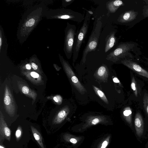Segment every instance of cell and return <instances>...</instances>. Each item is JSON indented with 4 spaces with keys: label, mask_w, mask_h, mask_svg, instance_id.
<instances>
[{
    "label": "cell",
    "mask_w": 148,
    "mask_h": 148,
    "mask_svg": "<svg viewBox=\"0 0 148 148\" xmlns=\"http://www.w3.org/2000/svg\"><path fill=\"white\" fill-rule=\"evenodd\" d=\"M22 92L24 94H28L30 90L29 88L27 86H24L22 87Z\"/></svg>",
    "instance_id": "603a6c76"
},
{
    "label": "cell",
    "mask_w": 148,
    "mask_h": 148,
    "mask_svg": "<svg viewBox=\"0 0 148 148\" xmlns=\"http://www.w3.org/2000/svg\"><path fill=\"white\" fill-rule=\"evenodd\" d=\"M134 133L137 140L140 143L148 138V126L146 125L141 114L139 112L136 113L133 123Z\"/></svg>",
    "instance_id": "8992f818"
},
{
    "label": "cell",
    "mask_w": 148,
    "mask_h": 148,
    "mask_svg": "<svg viewBox=\"0 0 148 148\" xmlns=\"http://www.w3.org/2000/svg\"><path fill=\"white\" fill-rule=\"evenodd\" d=\"M31 67L35 70H36L38 68V66L35 63L32 62L31 63Z\"/></svg>",
    "instance_id": "4316f807"
},
{
    "label": "cell",
    "mask_w": 148,
    "mask_h": 148,
    "mask_svg": "<svg viewBox=\"0 0 148 148\" xmlns=\"http://www.w3.org/2000/svg\"><path fill=\"white\" fill-rule=\"evenodd\" d=\"M0 148H5V147L3 146V145H0Z\"/></svg>",
    "instance_id": "836d02e7"
},
{
    "label": "cell",
    "mask_w": 148,
    "mask_h": 148,
    "mask_svg": "<svg viewBox=\"0 0 148 148\" xmlns=\"http://www.w3.org/2000/svg\"><path fill=\"white\" fill-rule=\"evenodd\" d=\"M101 18L99 17L95 22L92 30L83 52V62H85L87 54L90 52L95 51L97 47L102 25Z\"/></svg>",
    "instance_id": "3957f363"
},
{
    "label": "cell",
    "mask_w": 148,
    "mask_h": 148,
    "mask_svg": "<svg viewBox=\"0 0 148 148\" xmlns=\"http://www.w3.org/2000/svg\"><path fill=\"white\" fill-rule=\"evenodd\" d=\"M144 16H148V8L145 10L144 13Z\"/></svg>",
    "instance_id": "1f68e13d"
},
{
    "label": "cell",
    "mask_w": 148,
    "mask_h": 148,
    "mask_svg": "<svg viewBox=\"0 0 148 148\" xmlns=\"http://www.w3.org/2000/svg\"><path fill=\"white\" fill-rule=\"evenodd\" d=\"M70 141L71 143L74 144H75L77 143V140L75 138H72L70 139Z\"/></svg>",
    "instance_id": "f546056e"
},
{
    "label": "cell",
    "mask_w": 148,
    "mask_h": 148,
    "mask_svg": "<svg viewBox=\"0 0 148 148\" xmlns=\"http://www.w3.org/2000/svg\"><path fill=\"white\" fill-rule=\"evenodd\" d=\"M69 111V108H66L60 111L54 118L53 122V124H56L61 122L66 116Z\"/></svg>",
    "instance_id": "2e32d148"
},
{
    "label": "cell",
    "mask_w": 148,
    "mask_h": 148,
    "mask_svg": "<svg viewBox=\"0 0 148 148\" xmlns=\"http://www.w3.org/2000/svg\"><path fill=\"white\" fill-rule=\"evenodd\" d=\"M121 63L138 74L148 78V71L131 60H123L121 61Z\"/></svg>",
    "instance_id": "9c48e42d"
},
{
    "label": "cell",
    "mask_w": 148,
    "mask_h": 148,
    "mask_svg": "<svg viewBox=\"0 0 148 148\" xmlns=\"http://www.w3.org/2000/svg\"><path fill=\"white\" fill-rule=\"evenodd\" d=\"M131 86V88L134 91L135 95L136 97H137L138 92H138V90H139V87L134 77L133 76L132 78Z\"/></svg>",
    "instance_id": "ac0fdd59"
},
{
    "label": "cell",
    "mask_w": 148,
    "mask_h": 148,
    "mask_svg": "<svg viewBox=\"0 0 148 148\" xmlns=\"http://www.w3.org/2000/svg\"><path fill=\"white\" fill-rule=\"evenodd\" d=\"M134 47L135 44L133 43H121L107 56L106 59L113 62H116L127 56L129 51Z\"/></svg>",
    "instance_id": "52a82bcc"
},
{
    "label": "cell",
    "mask_w": 148,
    "mask_h": 148,
    "mask_svg": "<svg viewBox=\"0 0 148 148\" xmlns=\"http://www.w3.org/2000/svg\"><path fill=\"white\" fill-rule=\"evenodd\" d=\"M123 5V2L120 0L109 1L106 3V8L110 13L115 12L121 6Z\"/></svg>",
    "instance_id": "5bb4252c"
},
{
    "label": "cell",
    "mask_w": 148,
    "mask_h": 148,
    "mask_svg": "<svg viewBox=\"0 0 148 148\" xmlns=\"http://www.w3.org/2000/svg\"><path fill=\"white\" fill-rule=\"evenodd\" d=\"M25 67L27 69L30 70L31 68V65L29 64H27L25 65Z\"/></svg>",
    "instance_id": "f1b7e54d"
},
{
    "label": "cell",
    "mask_w": 148,
    "mask_h": 148,
    "mask_svg": "<svg viewBox=\"0 0 148 148\" xmlns=\"http://www.w3.org/2000/svg\"><path fill=\"white\" fill-rule=\"evenodd\" d=\"M91 14L87 12L85 16L83 24L80 29L76 32L73 48V60L77 58L81 46L88 30Z\"/></svg>",
    "instance_id": "277c9868"
},
{
    "label": "cell",
    "mask_w": 148,
    "mask_h": 148,
    "mask_svg": "<svg viewBox=\"0 0 148 148\" xmlns=\"http://www.w3.org/2000/svg\"><path fill=\"white\" fill-rule=\"evenodd\" d=\"M32 131L34 137L41 148H45L42 142V139L40 132L35 128L31 126Z\"/></svg>",
    "instance_id": "e0dca14e"
},
{
    "label": "cell",
    "mask_w": 148,
    "mask_h": 148,
    "mask_svg": "<svg viewBox=\"0 0 148 148\" xmlns=\"http://www.w3.org/2000/svg\"><path fill=\"white\" fill-rule=\"evenodd\" d=\"M145 148H148V140L145 145Z\"/></svg>",
    "instance_id": "d6a6232c"
},
{
    "label": "cell",
    "mask_w": 148,
    "mask_h": 148,
    "mask_svg": "<svg viewBox=\"0 0 148 148\" xmlns=\"http://www.w3.org/2000/svg\"><path fill=\"white\" fill-rule=\"evenodd\" d=\"M47 10L45 5L41 3L32 7L24 14L19 23L17 34L21 42L26 40L43 16H45Z\"/></svg>",
    "instance_id": "6da1fadb"
},
{
    "label": "cell",
    "mask_w": 148,
    "mask_h": 148,
    "mask_svg": "<svg viewBox=\"0 0 148 148\" xmlns=\"http://www.w3.org/2000/svg\"><path fill=\"white\" fill-rule=\"evenodd\" d=\"M11 132L8 127L3 114L1 112L0 116V142L3 143L4 140L10 141Z\"/></svg>",
    "instance_id": "30bf717a"
},
{
    "label": "cell",
    "mask_w": 148,
    "mask_h": 148,
    "mask_svg": "<svg viewBox=\"0 0 148 148\" xmlns=\"http://www.w3.org/2000/svg\"><path fill=\"white\" fill-rule=\"evenodd\" d=\"M115 33L114 31H112L106 37L104 49L105 53L108 51L114 45L116 41Z\"/></svg>",
    "instance_id": "9a60e30c"
},
{
    "label": "cell",
    "mask_w": 148,
    "mask_h": 148,
    "mask_svg": "<svg viewBox=\"0 0 148 148\" xmlns=\"http://www.w3.org/2000/svg\"><path fill=\"white\" fill-rule=\"evenodd\" d=\"M99 122V120L98 118H95L92 121V124L95 125L98 123Z\"/></svg>",
    "instance_id": "484cf974"
},
{
    "label": "cell",
    "mask_w": 148,
    "mask_h": 148,
    "mask_svg": "<svg viewBox=\"0 0 148 148\" xmlns=\"http://www.w3.org/2000/svg\"><path fill=\"white\" fill-rule=\"evenodd\" d=\"M113 81L114 82L116 83H120V81L116 77H114L113 79Z\"/></svg>",
    "instance_id": "4dcf8cb0"
},
{
    "label": "cell",
    "mask_w": 148,
    "mask_h": 148,
    "mask_svg": "<svg viewBox=\"0 0 148 148\" xmlns=\"http://www.w3.org/2000/svg\"><path fill=\"white\" fill-rule=\"evenodd\" d=\"M53 99L56 102H58L59 101L61 102L62 101V98L60 96L55 97L53 98Z\"/></svg>",
    "instance_id": "cb8c5ba5"
},
{
    "label": "cell",
    "mask_w": 148,
    "mask_h": 148,
    "mask_svg": "<svg viewBox=\"0 0 148 148\" xmlns=\"http://www.w3.org/2000/svg\"><path fill=\"white\" fill-rule=\"evenodd\" d=\"M45 16L48 19H67L78 23L82 22L85 18L84 15L81 13L63 8L47 10Z\"/></svg>",
    "instance_id": "7a4b0ae2"
},
{
    "label": "cell",
    "mask_w": 148,
    "mask_h": 148,
    "mask_svg": "<svg viewBox=\"0 0 148 148\" xmlns=\"http://www.w3.org/2000/svg\"><path fill=\"white\" fill-rule=\"evenodd\" d=\"M4 103L8 114L11 115L14 114L15 109L14 102L10 92L7 87L5 88Z\"/></svg>",
    "instance_id": "8fae6325"
},
{
    "label": "cell",
    "mask_w": 148,
    "mask_h": 148,
    "mask_svg": "<svg viewBox=\"0 0 148 148\" xmlns=\"http://www.w3.org/2000/svg\"><path fill=\"white\" fill-rule=\"evenodd\" d=\"M59 54V57L64 68L71 82L80 92H84L85 91V88L79 81L68 63L64 60L60 54Z\"/></svg>",
    "instance_id": "ba28073f"
},
{
    "label": "cell",
    "mask_w": 148,
    "mask_h": 148,
    "mask_svg": "<svg viewBox=\"0 0 148 148\" xmlns=\"http://www.w3.org/2000/svg\"><path fill=\"white\" fill-rule=\"evenodd\" d=\"M94 90L96 93L106 103H108V100L104 93L97 87L94 86Z\"/></svg>",
    "instance_id": "d6986e66"
},
{
    "label": "cell",
    "mask_w": 148,
    "mask_h": 148,
    "mask_svg": "<svg viewBox=\"0 0 148 148\" xmlns=\"http://www.w3.org/2000/svg\"><path fill=\"white\" fill-rule=\"evenodd\" d=\"M74 0H64L62 1V6L64 7L70 5L72 3Z\"/></svg>",
    "instance_id": "7402d4cb"
},
{
    "label": "cell",
    "mask_w": 148,
    "mask_h": 148,
    "mask_svg": "<svg viewBox=\"0 0 148 148\" xmlns=\"http://www.w3.org/2000/svg\"><path fill=\"white\" fill-rule=\"evenodd\" d=\"M108 145V142L106 141H104L102 144V146L101 148H106Z\"/></svg>",
    "instance_id": "83f0119b"
},
{
    "label": "cell",
    "mask_w": 148,
    "mask_h": 148,
    "mask_svg": "<svg viewBox=\"0 0 148 148\" xmlns=\"http://www.w3.org/2000/svg\"><path fill=\"white\" fill-rule=\"evenodd\" d=\"M123 114V117L127 125L134 132V130L132 119V112L131 108L127 107L125 108Z\"/></svg>",
    "instance_id": "4fadbf2b"
},
{
    "label": "cell",
    "mask_w": 148,
    "mask_h": 148,
    "mask_svg": "<svg viewBox=\"0 0 148 148\" xmlns=\"http://www.w3.org/2000/svg\"><path fill=\"white\" fill-rule=\"evenodd\" d=\"M106 67L102 66L99 68L97 71V74L100 77H103L106 73Z\"/></svg>",
    "instance_id": "ffe728a7"
},
{
    "label": "cell",
    "mask_w": 148,
    "mask_h": 148,
    "mask_svg": "<svg viewBox=\"0 0 148 148\" xmlns=\"http://www.w3.org/2000/svg\"><path fill=\"white\" fill-rule=\"evenodd\" d=\"M22 134V130L21 127L19 126L18 127L15 133V136L17 140H18L20 138Z\"/></svg>",
    "instance_id": "44dd1931"
},
{
    "label": "cell",
    "mask_w": 148,
    "mask_h": 148,
    "mask_svg": "<svg viewBox=\"0 0 148 148\" xmlns=\"http://www.w3.org/2000/svg\"><path fill=\"white\" fill-rule=\"evenodd\" d=\"M75 25L67 23L65 29L64 51L67 57L70 58L73 53V48L76 34Z\"/></svg>",
    "instance_id": "5b68a950"
},
{
    "label": "cell",
    "mask_w": 148,
    "mask_h": 148,
    "mask_svg": "<svg viewBox=\"0 0 148 148\" xmlns=\"http://www.w3.org/2000/svg\"><path fill=\"white\" fill-rule=\"evenodd\" d=\"M138 14L137 12L133 10L126 11L120 15L117 21L121 23H127L135 19Z\"/></svg>",
    "instance_id": "7c38bea8"
},
{
    "label": "cell",
    "mask_w": 148,
    "mask_h": 148,
    "mask_svg": "<svg viewBox=\"0 0 148 148\" xmlns=\"http://www.w3.org/2000/svg\"><path fill=\"white\" fill-rule=\"evenodd\" d=\"M31 76L35 78H38L39 77V74L35 72H32L30 73Z\"/></svg>",
    "instance_id": "d4e9b609"
}]
</instances>
